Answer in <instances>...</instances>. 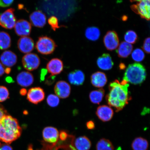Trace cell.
Returning <instances> with one entry per match:
<instances>
[{"instance_id": "cell-1", "label": "cell", "mask_w": 150, "mask_h": 150, "mask_svg": "<svg viewBox=\"0 0 150 150\" xmlns=\"http://www.w3.org/2000/svg\"><path fill=\"white\" fill-rule=\"evenodd\" d=\"M129 84L125 80L121 82L116 80L109 86V93L106 96V100L110 107L116 112L122 110L131 99L129 91Z\"/></svg>"}, {"instance_id": "cell-2", "label": "cell", "mask_w": 150, "mask_h": 150, "mask_svg": "<svg viewBox=\"0 0 150 150\" xmlns=\"http://www.w3.org/2000/svg\"><path fill=\"white\" fill-rule=\"evenodd\" d=\"M22 132L18 120L6 115L0 121V140L7 144H11L17 139Z\"/></svg>"}, {"instance_id": "cell-3", "label": "cell", "mask_w": 150, "mask_h": 150, "mask_svg": "<svg viewBox=\"0 0 150 150\" xmlns=\"http://www.w3.org/2000/svg\"><path fill=\"white\" fill-rule=\"evenodd\" d=\"M147 76L145 67L140 63L130 64L125 70L123 80L134 85L141 84L145 81Z\"/></svg>"}, {"instance_id": "cell-4", "label": "cell", "mask_w": 150, "mask_h": 150, "mask_svg": "<svg viewBox=\"0 0 150 150\" xmlns=\"http://www.w3.org/2000/svg\"><path fill=\"white\" fill-rule=\"evenodd\" d=\"M56 45L54 41L50 38L46 36L39 37L36 43L37 51L43 55H49L53 52Z\"/></svg>"}, {"instance_id": "cell-5", "label": "cell", "mask_w": 150, "mask_h": 150, "mask_svg": "<svg viewBox=\"0 0 150 150\" xmlns=\"http://www.w3.org/2000/svg\"><path fill=\"white\" fill-rule=\"evenodd\" d=\"M14 9L13 8L7 9L0 15V25L2 27L8 29H12L16 23Z\"/></svg>"}, {"instance_id": "cell-6", "label": "cell", "mask_w": 150, "mask_h": 150, "mask_svg": "<svg viewBox=\"0 0 150 150\" xmlns=\"http://www.w3.org/2000/svg\"><path fill=\"white\" fill-rule=\"evenodd\" d=\"M22 63L24 69L31 71L38 68L40 65V60L37 54L29 53L26 54L22 58Z\"/></svg>"}, {"instance_id": "cell-7", "label": "cell", "mask_w": 150, "mask_h": 150, "mask_svg": "<svg viewBox=\"0 0 150 150\" xmlns=\"http://www.w3.org/2000/svg\"><path fill=\"white\" fill-rule=\"evenodd\" d=\"M132 10L142 18L149 20L150 17V0H142L131 6Z\"/></svg>"}, {"instance_id": "cell-8", "label": "cell", "mask_w": 150, "mask_h": 150, "mask_svg": "<svg viewBox=\"0 0 150 150\" xmlns=\"http://www.w3.org/2000/svg\"><path fill=\"white\" fill-rule=\"evenodd\" d=\"M45 98V92L44 90L40 87L31 88L27 93V100L33 104H38L44 100Z\"/></svg>"}, {"instance_id": "cell-9", "label": "cell", "mask_w": 150, "mask_h": 150, "mask_svg": "<svg viewBox=\"0 0 150 150\" xmlns=\"http://www.w3.org/2000/svg\"><path fill=\"white\" fill-rule=\"evenodd\" d=\"M104 43L107 49L113 50L118 48L119 44V38L117 33L114 31H109L104 38Z\"/></svg>"}, {"instance_id": "cell-10", "label": "cell", "mask_w": 150, "mask_h": 150, "mask_svg": "<svg viewBox=\"0 0 150 150\" xmlns=\"http://www.w3.org/2000/svg\"><path fill=\"white\" fill-rule=\"evenodd\" d=\"M54 92L59 98L65 99L70 95L71 86L67 82L64 81H59L56 83L54 88Z\"/></svg>"}, {"instance_id": "cell-11", "label": "cell", "mask_w": 150, "mask_h": 150, "mask_svg": "<svg viewBox=\"0 0 150 150\" xmlns=\"http://www.w3.org/2000/svg\"><path fill=\"white\" fill-rule=\"evenodd\" d=\"M31 25L27 21L20 20L16 22L14 26L15 32L18 36H27L31 30Z\"/></svg>"}, {"instance_id": "cell-12", "label": "cell", "mask_w": 150, "mask_h": 150, "mask_svg": "<svg viewBox=\"0 0 150 150\" xmlns=\"http://www.w3.org/2000/svg\"><path fill=\"white\" fill-rule=\"evenodd\" d=\"M18 46L19 50L22 53L28 54L33 50L35 44L33 39L30 37H22L18 41Z\"/></svg>"}, {"instance_id": "cell-13", "label": "cell", "mask_w": 150, "mask_h": 150, "mask_svg": "<svg viewBox=\"0 0 150 150\" xmlns=\"http://www.w3.org/2000/svg\"><path fill=\"white\" fill-rule=\"evenodd\" d=\"M42 137L45 141L50 143L57 142L59 137L57 129L52 127H45L42 131Z\"/></svg>"}, {"instance_id": "cell-14", "label": "cell", "mask_w": 150, "mask_h": 150, "mask_svg": "<svg viewBox=\"0 0 150 150\" xmlns=\"http://www.w3.org/2000/svg\"><path fill=\"white\" fill-rule=\"evenodd\" d=\"M96 114L99 119L103 122L110 121L113 117L114 111L111 108L106 105L99 106L97 108Z\"/></svg>"}, {"instance_id": "cell-15", "label": "cell", "mask_w": 150, "mask_h": 150, "mask_svg": "<svg viewBox=\"0 0 150 150\" xmlns=\"http://www.w3.org/2000/svg\"><path fill=\"white\" fill-rule=\"evenodd\" d=\"M0 60L4 67L10 68L16 64L17 62V57L14 52L6 50L1 54Z\"/></svg>"}, {"instance_id": "cell-16", "label": "cell", "mask_w": 150, "mask_h": 150, "mask_svg": "<svg viewBox=\"0 0 150 150\" xmlns=\"http://www.w3.org/2000/svg\"><path fill=\"white\" fill-rule=\"evenodd\" d=\"M63 62L61 59L55 58L48 62L46 69L52 75L55 76L61 73L63 70Z\"/></svg>"}, {"instance_id": "cell-17", "label": "cell", "mask_w": 150, "mask_h": 150, "mask_svg": "<svg viewBox=\"0 0 150 150\" xmlns=\"http://www.w3.org/2000/svg\"><path fill=\"white\" fill-rule=\"evenodd\" d=\"M30 20L33 26L38 28L44 27L46 23L45 15L40 11H35L30 16Z\"/></svg>"}, {"instance_id": "cell-18", "label": "cell", "mask_w": 150, "mask_h": 150, "mask_svg": "<svg viewBox=\"0 0 150 150\" xmlns=\"http://www.w3.org/2000/svg\"><path fill=\"white\" fill-rule=\"evenodd\" d=\"M16 80L19 85L22 87H27L33 84L34 77L31 73L28 71H23L18 75Z\"/></svg>"}, {"instance_id": "cell-19", "label": "cell", "mask_w": 150, "mask_h": 150, "mask_svg": "<svg viewBox=\"0 0 150 150\" xmlns=\"http://www.w3.org/2000/svg\"><path fill=\"white\" fill-rule=\"evenodd\" d=\"M91 79L92 84L94 87L97 88L104 87L108 82L107 77L105 74L100 71L92 74Z\"/></svg>"}, {"instance_id": "cell-20", "label": "cell", "mask_w": 150, "mask_h": 150, "mask_svg": "<svg viewBox=\"0 0 150 150\" xmlns=\"http://www.w3.org/2000/svg\"><path fill=\"white\" fill-rule=\"evenodd\" d=\"M85 75L84 73L79 70H74L69 73L68 79L70 83L76 86H81L85 80Z\"/></svg>"}, {"instance_id": "cell-21", "label": "cell", "mask_w": 150, "mask_h": 150, "mask_svg": "<svg viewBox=\"0 0 150 150\" xmlns=\"http://www.w3.org/2000/svg\"><path fill=\"white\" fill-rule=\"evenodd\" d=\"M97 65L101 69L109 70L113 67L114 63L111 56L108 54H104L98 58L97 61Z\"/></svg>"}, {"instance_id": "cell-22", "label": "cell", "mask_w": 150, "mask_h": 150, "mask_svg": "<svg viewBox=\"0 0 150 150\" xmlns=\"http://www.w3.org/2000/svg\"><path fill=\"white\" fill-rule=\"evenodd\" d=\"M91 144L89 139L86 136H81L75 140V148L77 150H89Z\"/></svg>"}, {"instance_id": "cell-23", "label": "cell", "mask_w": 150, "mask_h": 150, "mask_svg": "<svg viewBox=\"0 0 150 150\" xmlns=\"http://www.w3.org/2000/svg\"><path fill=\"white\" fill-rule=\"evenodd\" d=\"M133 46L125 42H122L117 50L118 56L122 58H127L132 53Z\"/></svg>"}, {"instance_id": "cell-24", "label": "cell", "mask_w": 150, "mask_h": 150, "mask_svg": "<svg viewBox=\"0 0 150 150\" xmlns=\"http://www.w3.org/2000/svg\"><path fill=\"white\" fill-rule=\"evenodd\" d=\"M149 146L147 140L140 137L135 139L131 144L133 150H148Z\"/></svg>"}, {"instance_id": "cell-25", "label": "cell", "mask_w": 150, "mask_h": 150, "mask_svg": "<svg viewBox=\"0 0 150 150\" xmlns=\"http://www.w3.org/2000/svg\"><path fill=\"white\" fill-rule=\"evenodd\" d=\"M104 94V90L102 88L91 91L89 93L90 100L93 104H99L102 102Z\"/></svg>"}, {"instance_id": "cell-26", "label": "cell", "mask_w": 150, "mask_h": 150, "mask_svg": "<svg viewBox=\"0 0 150 150\" xmlns=\"http://www.w3.org/2000/svg\"><path fill=\"white\" fill-rule=\"evenodd\" d=\"M85 36L88 39L91 41H96L100 36V32L98 28L95 27H89L86 29Z\"/></svg>"}, {"instance_id": "cell-27", "label": "cell", "mask_w": 150, "mask_h": 150, "mask_svg": "<svg viewBox=\"0 0 150 150\" xmlns=\"http://www.w3.org/2000/svg\"><path fill=\"white\" fill-rule=\"evenodd\" d=\"M11 40L10 35L4 31H0V50H6L10 47Z\"/></svg>"}, {"instance_id": "cell-28", "label": "cell", "mask_w": 150, "mask_h": 150, "mask_svg": "<svg viewBox=\"0 0 150 150\" xmlns=\"http://www.w3.org/2000/svg\"><path fill=\"white\" fill-rule=\"evenodd\" d=\"M96 149V150H114V147L109 140L102 138L97 142Z\"/></svg>"}, {"instance_id": "cell-29", "label": "cell", "mask_w": 150, "mask_h": 150, "mask_svg": "<svg viewBox=\"0 0 150 150\" xmlns=\"http://www.w3.org/2000/svg\"><path fill=\"white\" fill-rule=\"evenodd\" d=\"M131 56L134 61L140 62L145 59V54L142 50L140 48H137L132 52Z\"/></svg>"}, {"instance_id": "cell-30", "label": "cell", "mask_w": 150, "mask_h": 150, "mask_svg": "<svg viewBox=\"0 0 150 150\" xmlns=\"http://www.w3.org/2000/svg\"><path fill=\"white\" fill-rule=\"evenodd\" d=\"M138 36L137 33L134 31L129 30L125 33L124 39L125 42L129 44H134L137 40Z\"/></svg>"}, {"instance_id": "cell-31", "label": "cell", "mask_w": 150, "mask_h": 150, "mask_svg": "<svg viewBox=\"0 0 150 150\" xmlns=\"http://www.w3.org/2000/svg\"><path fill=\"white\" fill-rule=\"evenodd\" d=\"M47 102L49 106L55 108L59 105L60 100L59 97L56 95L50 94L47 98Z\"/></svg>"}, {"instance_id": "cell-32", "label": "cell", "mask_w": 150, "mask_h": 150, "mask_svg": "<svg viewBox=\"0 0 150 150\" xmlns=\"http://www.w3.org/2000/svg\"><path fill=\"white\" fill-rule=\"evenodd\" d=\"M9 92L6 87L0 86V102H4L9 97Z\"/></svg>"}, {"instance_id": "cell-33", "label": "cell", "mask_w": 150, "mask_h": 150, "mask_svg": "<svg viewBox=\"0 0 150 150\" xmlns=\"http://www.w3.org/2000/svg\"><path fill=\"white\" fill-rule=\"evenodd\" d=\"M48 23L54 31L59 28V22L57 18L54 16H52L48 19Z\"/></svg>"}, {"instance_id": "cell-34", "label": "cell", "mask_w": 150, "mask_h": 150, "mask_svg": "<svg viewBox=\"0 0 150 150\" xmlns=\"http://www.w3.org/2000/svg\"><path fill=\"white\" fill-rule=\"evenodd\" d=\"M150 39L149 37L146 38L144 42L143 46V49L146 53L149 54L150 51Z\"/></svg>"}, {"instance_id": "cell-35", "label": "cell", "mask_w": 150, "mask_h": 150, "mask_svg": "<svg viewBox=\"0 0 150 150\" xmlns=\"http://www.w3.org/2000/svg\"><path fill=\"white\" fill-rule=\"evenodd\" d=\"M14 0H0V7H6L10 6Z\"/></svg>"}, {"instance_id": "cell-36", "label": "cell", "mask_w": 150, "mask_h": 150, "mask_svg": "<svg viewBox=\"0 0 150 150\" xmlns=\"http://www.w3.org/2000/svg\"><path fill=\"white\" fill-rule=\"evenodd\" d=\"M56 76L53 75L48 76L46 80L45 83L47 85H51L55 81Z\"/></svg>"}, {"instance_id": "cell-37", "label": "cell", "mask_w": 150, "mask_h": 150, "mask_svg": "<svg viewBox=\"0 0 150 150\" xmlns=\"http://www.w3.org/2000/svg\"><path fill=\"white\" fill-rule=\"evenodd\" d=\"M40 72V81H44L45 78L47 74L48 71L46 69H41Z\"/></svg>"}, {"instance_id": "cell-38", "label": "cell", "mask_w": 150, "mask_h": 150, "mask_svg": "<svg viewBox=\"0 0 150 150\" xmlns=\"http://www.w3.org/2000/svg\"><path fill=\"white\" fill-rule=\"evenodd\" d=\"M86 127L89 130H93L95 128V124L94 122L93 121H89L86 123Z\"/></svg>"}, {"instance_id": "cell-39", "label": "cell", "mask_w": 150, "mask_h": 150, "mask_svg": "<svg viewBox=\"0 0 150 150\" xmlns=\"http://www.w3.org/2000/svg\"><path fill=\"white\" fill-rule=\"evenodd\" d=\"M6 110L2 106L0 105V121L4 116L6 115Z\"/></svg>"}, {"instance_id": "cell-40", "label": "cell", "mask_w": 150, "mask_h": 150, "mask_svg": "<svg viewBox=\"0 0 150 150\" xmlns=\"http://www.w3.org/2000/svg\"><path fill=\"white\" fill-rule=\"evenodd\" d=\"M0 150H13L10 146L7 144H4L0 147Z\"/></svg>"}, {"instance_id": "cell-41", "label": "cell", "mask_w": 150, "mask_h": 150, "mask_svg": "<svg viewBox=\"0 0 150 150\" xmlns=\"http://www.w3.org/2000/svg\"><path fill=\"white\" fill-rule=\"evenodd\" d=\"M5 67L1 63H0V77L2 76L5 73Z\"/></svg>"}, {"instance_id": "cell-42", "label": "cell", "mask_w": 150, "mask_h": 150, "mask_svg": "<svg viewBox=\"0 0 150 150\" xmlns=\"http://www.w3.org/2000/svg\"><path fill=\"white\" fill-rule=\"evenodd\" d=\"M5 81L7 83H10L14 82V81L13 79L11 76H7L5 78Z\"/></svg>"}, {"instance_id": "cell-43", "label": "cell", "mask_w": 150, "mask_h": 150, "mask_svg": "<svg viewBox=\"0 0 150 150\" xmlns=\"http://www.w3.org/2000/svg\"><path fill=\"white\" fill-rule=\"evenodd\" d=\"M20 94L22 96H25L27 93V91L25 89L23 88L20 90Z\"/></svg>"}, {"instance_id": "cell-44", "label": "cell", "mask_w": 150, "mask_h": 150, "mask_svg": "<svg viewBox=\"0 0 150 150\" xmlns=\"http://www.w3.org/2000/svg\"><path fill=\"white\" fill-rule=\"evenodd\" d=\"M11 69L10 68H9V67H6V68H5V73L7 74H9V73L11 72Z\"/></svg>"}, {"instance_id": "cell-45", "label": "cell", "mask_w": 150, "mask_h": 150, "mask_svg": "<svg viewBox=\"0 0 150 150\" xmlns=\"http://www.w3.org/2000/svg\"><path fill=\"white\" fill-rule=\"evenodd\" d=\"M142 0H130V1L131 2H139L141 1H142Z\"/></svg>"}, {"instance_id": "cell-46", "label": "cell", "mask_w": 150, "mask_h": 150, "mask_svg": "<svg viewBox=\"0 0 150 150\" xmlns=\"http://www.w3.org/2000/svg\"><path fill=\"white\" fill-rule=\"evenodd\" d=\"M72 150H76V149Z\"/></svg>"}, {"instance_id": "cell-47", "label": "cell", "mask_w": 150, "mask_h": 150, "mask_svg": "<svg viewBox=\"0 0 150 150\" xmlns=\"http://www.w3.org/2000/svg\"><path fill=\"white\" fill-rule=\"evenodd\" d=\"M0 146H1V143H0Z\"/></svg>"}]
</instances>
